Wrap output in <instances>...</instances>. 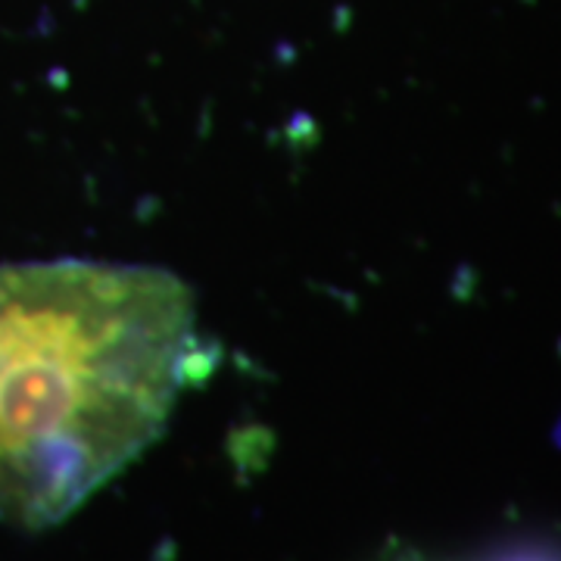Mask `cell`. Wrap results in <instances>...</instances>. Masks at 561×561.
Here are the masks:
<instances>
[{
  "label": "cell",
  "mask_w": 561,
  "mask_h": 561,
  "mask_svg": "<svg viewBox=\"0 0 561 561\" xmlns=\"http://www.w3.org/2000/svg\"><path fill=\"white\" fill-rule=\"evenodd\" d=\"M194 343L160 268L0 265V522L41 530L157 440Z\"/></svg>",
  "instance_id": "obj_1"
},
{
  "label": "cell",
  "mask_w": 561,
  "mask_h": 561,
  "mask_svg": "<svg viewBox=\"0 0 561 561\" xmlns=\"http://www.w3.org/2000/svg\"><path fill=\"white\" fill-rule=\"evenodd\" d=\"M490 561H561V549L534 542V546H515V549H505L502 556H496V559H490Z\"/></svg>",
  "instance_id": "obj_2"
},
{
  "label": "cell",
  "mask_w": 561,
  "mask_h": 561,
  "mask_svg": "<svg viewBox=\"0 0 561 561\" xmlns=\"http://www.w3.org/2000/svg\"><path fill=\"white\" fill-rule=\"evenodd\" d=\"M397 561H424V559H419V556H402V559H397Z\"/></svg>",
  "instance_id": "obj_3"
}]
</instances>
